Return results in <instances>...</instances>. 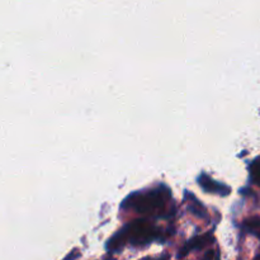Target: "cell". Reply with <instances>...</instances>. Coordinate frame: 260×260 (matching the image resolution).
<instances>
[{
    "mask_svg": "<svg viewBox=\"0 0 260 260\" xmlns=\"http://www.w3.org/2000/svg\"><path fill=\"white\" fill-rule=\"evenodd\" d=\"M168 200H169V193L160 189L131 196L126 201V205L139 213L161 215L162 211L167 207Z\"/></svg>",
    "mask_w": 260,
    "mask_h": 260,
    "instance_id": "1",
    "label": "cell"
},
{
    "mask_svg": "<svg viewBox=\"0 0 260 260\" xmlns=\"http://www.w3.org/2000/svg\"><path fill=\"white\" fill-rule=\"evenodd\" d=\"M198 183H200V185L203 188V189H206L210 193H218V194L223 196V194H229V192H230V189H229L228 187L215 182V180H212L208 175L206 174L201 175L200 179H198Z\"/></svg>",
    "mask_w": 260,
    "mask_h": 260,
    "instance_id": "2",
    "label": "cell"
},
{
    "mask_svg": "<svg viewBox=\"0 0 260 260\" xmlns=\"http://www.w3.org/2000/svg\"><path fill=\"white\" fill-rule=\"evenodd\" d=\"M245 228L251 234H255L260 239V217H251L245 221Z\"/></svg>",
    "mask_w": 260,
    "mask_h": 260,
    "instance_id": "3",
    "label": "cell"
},
{
    "mask_svg": "<svg viewBox=\"0 0 260 260\" xmlns=\"http://www.w3.org/2000/svg\"><path fill=\"white\" fill-rule=\"evenodd\" d=\"M250 177L253 183L260 185V157L254 160L250 165Z\"/></svg>",
    "mask_w": 260,
    "mask_h": 260,
    "instance_id": "4",
    "label": "cell"
},
{
    "mask_svg": "<svg viewBox=\"0 0 260 260\" xmlns=\"http://www.w3.org/2000/svg\"><path fill=\"white\" fill-rule=\"evenodd\" d=\"M212 258H213V251H208V253L206 254L205 259L203 260H212Z\"/></svg>",
    "mask_w": 260,
    "mask_h": 260,
    "instance_id": "5",
    "label": "cell"
},
{
    "mask_svg": "<svg viewBox=\"0 0 260 260\" xmlns=\"http://www.w3.org/2000/svg\"><path fill=\"white\" fill-rule=\"evenodd\" d=\"M254 260H260V254H259V255H256L255 258H254Z\"/></svg>",
    "mask_w": 260,
    "mask_h": 260,
    "instance_id": "6",
    "label": "cell"
}]
</instances>
